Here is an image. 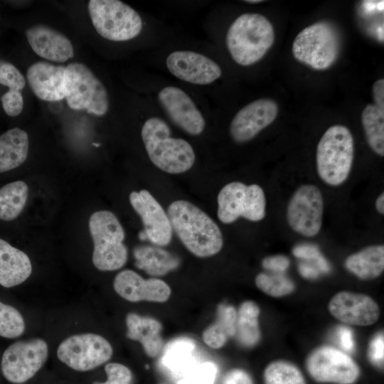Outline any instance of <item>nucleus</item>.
I'll return each instance as SVG.
<instances>
[{"label": "nucleus", "instance_id": "f257e3e1", "mask_svg": "<svg viewBox=\"0 0 384 384\" xmlns=\"http://www.w3.org/2000/svg\"><path fill=\"white\" fill-rule=\"evenodd\" d=\"M173 230L186 248L198 257L218 254L223 246L222 232L216 223L193 203L178 200L167 210Z\"/></svg>", "mask_w": 384, "mask_h": 384}, {"label": "nucleus", "instance_id": "f03ea898", "mask_svg": "<svg viewBox=\"0 0 384 384\" xmlns=\"http://www.w3.org/2000/svg\"><path fill=\"white\" fill-rule=\"evenodd\" d=\"M141 137L152 164L169 174H182L194 164L192 145L183 138L172 136L170 126L163 118L151 116L143 123Z\"/></svg>", "mask_w": 384, "mask_h": 384}, {"label": "nucleus", "instance_id": "7ed1b4c3", "mask_svg": "<svg viewBox=\"0 0 384 384\" xmlns=\"http://www.w3.org/2000/svg\"><path fill=\"white\" fill-rule=\"evenodd\" d=\"M274 41L272 23L258 13H245L228 27L225 45L232 59L239 65L250 66L259 62Z\"/></svg>", "mask_w": 384, "mask_h": 384}, {"label": "nucleus", "instance_id": "20e7f679", "mask_svg": "<svg viewBox=\"0 0 384 384\" xmlns=\"http://www.w3.org/2000/svg\"><path fill=\"white\" fill-rule=\"evenodd\" d=\"M354 158V142L349 129L341 124L329 127L316 147V170L321 180L338 186L348 178Z\"/></svg>", "mask_w": 384, "mask_h": 384}, {"label": "nucleus", "instance_id": "39448f33", "mask_svg": "<svg viewBox=\"0 0 384 384\" xmlns=\"http://www.w3.org/2000/svg\"><path fill=\"white\" fill-rule=\"evenodd\" d=\"M341 46V35L335 25L328 21H320L297 34L292 51L297 61L313 69L324 70L336 61Z\"/></svg>", "mask_w": 384, "mask_h": 384}, {"label": "nucleus", "instance_id": "423d86ee", "mask_svg": "<svg viewBox=\"0 0 384 384\" xmlns=\"http://www.w3.org/2000/svg\"><path fill=\"white\" fill-rule=\"evenodd\" d=\"M93 240L92 263L101 271H113L123 267L128 257L123 243L124 230L117 216L109 210L93 213L89 219Z\"/></svg>", "mask_w": 384, "mask_h": 384}, {"label": "nucleus", "instance_id": "0eeeda50", "mask_svg": "<svg viewBox=\"0 0 384 384\" xmlns=\"http://www.w3.org/2000/svg\"><path fill=\"white\" fill-rule=\"evenodd\" d=\"M87 8L95 29L107 40L127 41L142 31L144 23L140 14L123 1L90 0Z\"/></svg>", "mask_w": 384, "mask_h": 384}, {"label": "nucleus", "instance_id": "6e6552de", "mask_svg": "<svg viewBox=\"0 0 384 384\" xmlns=\"http://www.w3.org/2000/svg\"><path fill=\"white\" fill-rule=\"evenodd\" d=\"M65 100L70 108L85 110L97 116L107 112L110 102L107 89L87 65L71 63L65 67Z\"/></svg>", "mask_w": 384, "mask_h": 384}, {"label": "nucleus", "instance_id": "1a4fd4ad", "mask_svg": "<svg viewBox=\"0 0 384 384\" xmlns=\"http://www.w3.org/2000/svg\"><path fill=\"white\" fill-rule=\"evenodd\" d=\"M217 201L218 218L225 224L232 223L240 217L258 222L266 215L265 194L262 188L256 183L230 182L220 189Z\"/></svg>", "mask_w": 384, "mask_h": 384}, {"label": "nucleus", "instance_id": "9d476101", "mask_svg": "<svg viewBox=\"0 0 384 384\" xmlns=\"http://www.w3.org/2000/svg\"><path fill=\"white\" fill-rule=\"evenodd\" d=\"M112 347L103 336L96 334H75L68 337L57 350L58 359L77 371H88L107 362Z\"/></svg>", "mask_w": 384, "mask_h": 384}, {"label": "nucleus", "instance_id": "9b49d317", "mask_svg": "<svg viewBox=\"0 0 384 384\" xmlns=\"http://www.w3.org/2000/svg\"><path fill=\"white\" fill-rule=\"evenodd\" d=\"M306 369L319 383L353 384L360 376L358 364L348 355L329 346L314 349L306 358Z\"/></svg>", "mask_w": 384, "mask_h": 384}, {"label": "nucleus", "instance_id": "f8f14e48", "mask_svg": "<svg viewBox=\"0 0 384 384\" xmlns=\"http://www.w3.org/2000/svg\"><path fill=\"white\" fill-rule=\"evenodd\" d=\"M48 356V345L41 338L16 341L4 352L1 358L3 375L12 383H23L43 367Z\"/></svg>", "mask_w": 384, "mask_h": 384}, {"label": "nucleus", "instance_id": "ddd939ff", "mask_svg": "<svg viewBox=\"0 0 384 384\" xmlns=\"http://www.w3.org/2000/svg\"><path fill=\"white\" fill-rule=\"evenodd\" d=\"M324 198L313 184L301 185L291 196L287 208V221L297 233L312 238L321 230L324 215Z\"/></svg>", "mask_w": 384, "mask_h": 384}, {"label": "nucleus", "instance_id": "4468645a", "mask_svg": "<svg viewBox=\"0 0 384 384\" xmlns=\"http://www.w3.org/2000/svg\"><path fill=\"white\" fill-rule=\"evenodd\" d=\"M156 100L169 120L191 136H199L205 130V117L192 97L176 85L161 87L156 93Z\"/></svg>", "mask_w": 384, "mask_h": 384}, {"label": "nucleus", "instance_id": "2eb2a0df", "mask_svg": "<svg viewBox=\"0 0 384 384\" xmlns=\"http://www.w3.org/2000/svg\"><path fill=\"white\" fill-rule=\"evenodd\" d=\"M167 70L176 78L184 82L207 86L222 76L220 65L209 56L191 50H175L165 59Z\"/></svg>", "mask_w": 384, "mask_h": 384}, {"label": "nucleus", "instance_id": "dca6fc26", "mask_svg": "<svg viewBox=\"0 0 384 384\" xmlns=\"http://www.w3.org/2000/svg\"><path fill=\"white\" fill-rule=\"evenodd\" d=\"M129 199L144 225V230L141 232L140 238L147 239L156 246L169 245L172 238L173 229L169 216L161 204L145 189L132 191Z\"/></svg>", "mask_w": 384, "mask_h": 384}, {"label": "nucleus", "instance_id": "f3484780", "mask_svg": "<svg viewBox=\"0 0 384 384\" xmlns=\"http://www.w3.org/2000/svg\"><path fill=\"white\" fill-rule=\"evenodd\" d=\"M279 111L277 103L270 98H260L247 104L233 117L229 132L236 143L252 140L276 119Z\"/></svg>", "mask_w": 384, "mask_h": 384}, {"label": "nucleus", "instance_id": "a211bd4d", "mask_svg": "<svg viewBox=\"0 0 384 384\" xmlns=\"http://www.w3.org/2000/svg\"><path fill=\"white\" fill-rule=\"evenodd\" d=\"M329 313L346 324L367 326L375 324L380 317V308L370 296L341 291L334 294L328 304Z\"/></svg>", "mask_w": 384, "mask_h": 384}, {"label": "nucleus", "instance_id": "6ab92c4d", "mask_svg": "<svg viewBox=\"0 0 384 384\" xmlns=\"http://www.w3.org/2000/svg\"><path fill=\"white\" fill-rule=\"evenodd\" d=\"M114 291L123 299L131 302H166L171 294L169 284L156 277L144 279L136 272L124 270L114 277Z\"/></svg>", "mask_w": 384, "mask_h": 384}, {"label": "nucleus", "instance_id": "aec40b11", "mask_svg": "<svg viewBox=\"0 0 384 384\" xmlns=\"http://www.w3.org/2000/svg\"><path fill=\"white\" fill-rule=\"evenodd\" d=\"M26 77L29 86L39 99L55 102L65 98V67L38 61L27 70Z\"/></svg>", "mask_w": 384, "mask_h": 384}, {"label": "nucleus", "instance_id": "412c9836", "mask_svg": "<svg viewBox=\"0 0 384 384\" xmlns=\"http://www.w3.org/2000/svg\"><path fill=\"white\" fill-rule=\"evenodd\" d=\"M27 41L38 56L64 63L74 56L71 41L60 32L45 25H34L26 31Z\"/></svg>", "mask_w": 384, "mask_h": 384}, {"label": "nucleus", "instance_id": "4be33fe9", "mask_svg": "<svg viewBox=\"0 0 384 384\" xmlns=\"http://www.w3.org/2000/svg\"><path fill=\"white\" fill-rule=\"evenodd\" d=\"M127 337L140 343L145 353L150 358H156L164 349V340L161 332L162 325L158 320L136 313L126 316Z\"/></svg>", "mask_w": 384, "mask_h": 384}, {"label": "nucleus", "instance_id": "5701e85b", "mask_svg": "<svg viewBox=\"0 0 384 384\" xmlns=\"http://www.w3.org/2000/svg\"><path fill=\"white\" fill-rule=\"evenodd\" d=\"M32 266L28 255L0 238V284L12 287L26 280Z\"/></svg>", "mask_w": 384, "mask_h": 384}, {"label": "nucleus", "instance_id": "b1692460", "mask_svg": "<svg viewBox=\"0 0 384 384\" xmlns=\"http://www.w3.org/2000/svg\"><path fill=\"white\" fill-rule=\"evenodd\" d=\"M346 269L362 280L378 277L384 270V245H372L348 255L345 261Z\"/></svg>", "mask_w": 384, "mask_h": 384}, {"label": "nucleus", "instance_id": "393cba45", "mask_svg": "<svg viewBox=\"0 0 384 384\" xmlns=\"http://www.w3.org/2000/svg\"><path fill=\"white\" fill-rule=\"evenodd\" d=\"M133 254L136 266L154 277L165 275L180 265L178 257L158 246L139 245Z\"/></svg>", "mask_w": 384, "mask_h": 384}, {"label": "nucleus", "instance_id": "a878e982", "mask_svg": "<svg viewBox=\"0 0 384 384\" xmlns=\"http://www.w3.org/2000/svg\"><path fill=\"white\" fill-rule=\"evenodd\" d=\"M28 146L27 133L18 127L0 135V173L21 165L27 158Z\"/></svg>", "mask_w": 384, "mask_h": 384}, {"label": "nucleus", "instance_id": "bb28decb", "mask_svg": "<svg viewBox=\"0 0 384 384\" xmlns=\"http://www.w3.org/2000/svg\"><path fill=\"white\" fill-rule=\"evenodd\" d=\"M236 319L237 311L233 306L219 304L215 321L206 328L202 334L203 342L212 348L223 347L230 337L235 335Z\"/></svg>", "mask_w": 384, "mask_h": 384}, {"label": "nucleus", "instance_id": "cd10ccee", "mask_svg": "<svg viewBox=\"0 0 384 384\" xmlns=\"http://www.w3.org/2000/svg\"><path fill=\"white\" fill-rule=\"evenodd\" d=\"M260 313V307L251 300L243 302L239 306L235 336L243 346H254L260 340L261 333L258 322Z\"/></svg>", "mask_w": 384, "mask_h": 384}, {"label": "nucleus", "instance_id": "c85d7f7f", "mask_svg": "<svg viewBox=\"0 0 384 384\" xmlns=\"http://www.w3.org/2000/svg\"><path fill=\"white\" fill-rule=\"evenodd\" d=\"M361 122L370 148L378 156H384V109L368 104L361 114Z\"/></svg>", "mask_w": 384, "mask_h": 384}, {"label": "nucleus", "instance_id": "c756f323", "mask_svg": "<svg viewBox=\"0 0 384 384\" xmlns=\"http://www.w3.org/2000/svg\"><path fill=\"white\" fill-rule=\"evenodd\" d=\"M28 188L23 181L9 183L0 188V220L16 218L23 210L28 198Z\"/></svg>", "mask_w": 384, "mask_h": 384}, {"label": "nucleus", "instance_id": "7c9ffc66", "mask_svg": "<svg viewBox=\"0 0 384 384\" xmlns=\"http://www.w3.org/2000/svg\"><path fill=\"white\" fill-rule=\"evenodd\" d=\"M265 384H306L299 368L287 361L270 362L263 372Z\"/></svg>", "mask_w": 384, "mask_h": 384}, {"label": "nucleus", "instance_id": "2f4dec72", "mask_svg": "<svg viewBox=\"0 0 384 384\" xmlns=\"http://www.w3.org/2000/svg\"><path fill=\"white\" fill-rule=\"evenodd\" d=\"M195 345L188 338L177 339L170 343L164 350L163 362L174 371H179L189 366L192 361Z\"/></svg>", "mask_w": 384, "mask_h": 384}, {"label": "nucleus", "instance_id": "473e14b6", "mask_svg": "<svg viewBox=\"0 0 384 384\" xmlns=\"http://www.w3.org/2000/svg\"><path fill=\"white\" fill-rule=\"evenodd\" d=\"M256 287L272 297L287 296L295 289L294 282L284 273L260 272L255 279Z\"/></svg>", "mask_w": 384, "mask_h": 384}, {"label": "nucleus", "instance_id": "72a5a7b5", "mask_svg": "<svg viewBox=\"0 0 384 384\" xmlns=\"http://www.w3.org/2000/svg\"><path fill=\"white\" fill-rule=\"evenodd\" d=\"M25 329V322L21 313L14 306L0 302V336L14 338Z\"/></svg>", "mask_w": 384, "mask_h": 384}, {"label": "nucleus", "instance_id": "f704fd0d", "mask_svg": "<svg viewBox=\"0 0 384 384\" xmlns=\"http://www.w3.org/2000/svg\"><path fill=\"white\" fill-rule=\"evenodd\" d=\"M217 372L215 363H202L188 370L178 384H213Z\"/></svg>", "mask_w": 384, "mask_h": 384}, {"label": "nucleus", "instance_id": "c9c22d12", "mask_svg": "<svg viewBox=\"0 0 384 384\" xmlns=\"http://www.w3.org/2000/svg\"><path fill=\"white\" fill-rule=\"evenodd\" d=\"M107 380L105 382L95 381L92 384H132L133 374L131 370L119 363H108L105 366Z\"/></svg>", "mask_w": 384, "mask_h": 384}, {"label": "nucleus", "instance_id": "e433bc0d", "mask_svg": "<svg viewBox=\"0 0 384 384\" xmlns=\"http://www.w3.org/2000/svg\"><path fill=\"white\" fill-rule=\"evenodd\" d=\"M0 84L9 90L21 91L26 85L21 73L12 64L7 62L0 63Z\"/></svg>", "mask_w": 384, "mask_h": 384}, {"label": "nucleus", "instance_id": "4c0bfd02", "mask_svg": "<svg viewBox=\"0 0 384 384\" xmlns=\"http://www.w3.org/2000/svg\"><path fill=\"white\" fill-rule=\"evenodd\" d=\"M1 101L7 115L16 117L21 113L23 108V98L20 91L9 90L1 96Z\"/></svg>", "mask_w": 384, "mask_h": 384}, {"label": "nucleus", "instance_id": "58836bf2", "mask_svg": "<svg viewBox=\"0 0 384 384\" xmlns=\"http://www.w3.org/2000/svg\"><path fill=\"white\" fill-rule=\"evenodd\" d=\"M290 260L284 255L267 256L262 260V267L274 273H284L289 267Z\"/></svg>", "mask_w": 384, "mask_h": 384}, {"label": "nucleus", "instance_id": "ea45409f", "mask_svg": "<svg viewBox=\"0 0 384 384\" xmlns=\"http://www.w3.org/2000/svg\"><path fill=\"white\" fill-rule=\"evenodd\" d=\"M384 336L383 332H379L371 340L369 348L368 356L372 363L381 367L383 366L384 355Z\"/></svg>", "mask_w": 384, "mask_h": 384}, {"label": "nucleus", "instance_id": "a19ab883", "mask_svg": "<svg viewBox=\"0 0 384 384\" xmlns=\"http://www.w3.org/2000/svg\"><path fill=\"white\" fill-rule=\"evenodd\" d=\"M222 384H254L251 375L241 368H233L228 371L222 381Z\"/></svg>", "mask_w": 384, "mask_h": 384}, {"label": "nucleus", "instance_id": "79ce46f5", "mask_svg": "<svg viewBox=\"0 0 384 384\" xmlns=\"http://www.w3.org/2000/svg\"><path fill=\"white\" fill-rule=\"evenodd\" d=\"M293 255L304 260H316L321 254L319 247L313 244H299L294 246L292 249Z\"/></svg>", "mask_w": 384, "mask_h": 384}, {"label": "nucleus", "instance_id": "37998d69", "mask_svg": "<svg viewBox=\"0 0 384 384\" xmlns=\"http://www.w3.org/2000/svg\"><path fill=\"white\" fill-rule=\"evenodd\" d=\"M338 337L341 347L348 351H351L354 347L352 331L346 326H341L338 330Z\"/></svg>", "mask_w": 384, "mask_h": 384}, {"label": "nucleus", "instance_id": "c03bdc74", "mask_svg": "<svg viewBox=\"0 0 384 384\" xmlns=\"http://www.w3.org/2000/svg\"><path fill=\"white\" fill-rule=\"evenodd\" d=\"M375 105L384 109V80H376L372 87Z\"/></svg>", "mask_w": 384, "mask_h": 384}, {"label": "nucleus", "instance_id": "a18cd8bd", "mask_svg": "<svg viewBox=\"0 0 384 384\" xmlns=\"http://www.w3.org/2000/svg\"><path fill=\"white\" fill-rule=\"evenodd\" d=\"M298 269L300 274L304 278L316 279L319 276L318 270L309 265L300 263L299 264Z\"/></svg>", "mask_w": 384, "mask_h": 384}, {"label": "nucleus", "instance_id": "49530a36", "mask_svg": "<svg viewBox=\"0 0 384 384\" xmlns=\"http://www.w3.org/2000/svg\"><path fill=\"white\" fill-rule=\"evenodd\" d=\"M315 260L320 271L326 273L329 272L331 270L329 263L321 254H320Z\"/></svg>", "mask_w": 384, "mask_h": 384}, {"label": "nucleus", "instance_id": "de8ad7c7", "mask_svg": "<svg viewBox=\"0 0 384 384\" xmlns=\"http://www.w3.org/2000/svg\"><path fill=\"white\" fill-rule=\"evenodd\" d=\"M376 210L381 215L384 214V193H381L375 200Z\"/></svg>", "mask_w": 384, "mask_h": 384}, {"label": "nucleus", "instance_id": "09e8293b", "mask_svg": "<svg viewBox=\"0 0 384 384\" xmlns=\"http://www.w3.org/2000/svg\"><path fill=\"white\" fill-rule=\"evenodd\" d=\"M264 1L261 0H248V1H244L245 3L247 4H260L263 2Z\"/></svg>", "mask_w": 384, "mask_h": 384}, {"label": "nucleus", "instance_id": "8fccbe9b", "mask_svg": "<svg viewBox=\"0 0 384 384\" xmlns=\"http://www.w3.org/2000/svg\"><path fill=\"white\" fill-rule=\"evenodd\" d=\"M161 384H164V383H161Z\"/></svg>", "mask_w": 384, "mask_h": 384}]
</instances>
